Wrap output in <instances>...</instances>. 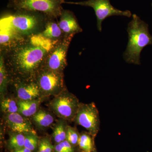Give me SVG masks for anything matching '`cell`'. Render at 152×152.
Here are the masks:
<instances>
[{
    "label": "cell",
    "mask_w": 152,
    "mask_h": 152,
    "mask_svg": "<svg viewBox=\"0 0 152 152\" xmlns=\"http://www.w3.org/2000/svg\"><path fill=\"white\" fill-rule=\"evenodd\" d=\"M80 104L77 98L66 88L54 96L50 102L49 107L62 119L74 121Z\"/></svg>",
    "instance_id": "cell-5"
},
{
    "label": "cell",
    "mask_w": 152,
    "mask_h": 152,
    "mask_svg": "<svg viewBox=\"0 0 152 152\" xmlns=\"http://www.w3.org/2000/svg\"><path fill=\"white\" fill-rule=\"evenodd\" d=\"M74 35L64 36L48 52L44 67L56 72H64L67 65L68 49Z\"/></svg>",
    "instance_id": "cell-8"
},
{
    "label": "cell",
    "mask_w": 152,
    "mask_h": 152,
    "mask_svg": "<svg viewBox=\"0 0 152 152\" xmlns=\"http://www.w3.org/2000/svg\"><path fill=\"white\" fill-rule=\"evenodd\" d=\"M91 136L89 133H82L80 135L78 145L84 151L91 152L93 151V143Z\"/></svg>",
    "instance_id": "cell-22"
},
{
    "label": "cell",
    "mask_w": 152,
    "mask_h": 152,
    "mask_svg": "<svg viewBox=\"0 0 152 152\" xmlns=\"http://www.w3.org/2000/svg\"><path fill=\"white\" fill-rule=\"evenodd\" d=\"M48 17L39 12L27 10L15 11L5 17V27L22 37H27L40 33L43 30Z\"/></svg>",
    "instance_id": "cell-3"
},
{
    "label": "cell",
    "mask_w": 152,
    "mask_h": 152,
    "mask_svg": "<svg viewBox=\"0 0 152 152\" xmlns=\"http://www.w3.org/2000/svg\"><path fill=\"white\" fill-rule=\"evenodd\" d=\"M35 81L41 94L57 96L65 89L64 72H56L43 67L37 75Z\"/></svg>",
    "instance_id": "cell-6"
},
{
    "label": "cell",
    "mask_w": 152,
    "mask_h": 152,
    "mask_svg": "<svg viewBox=\"0 0 152 152\" xmlns=\"http://www.w3.org/2000/svg\"><path fill=\"white\" fill-rule=\"evenodd\" d=\"M10 81L8 72L5 63L4 56L0 54V93L1 96L7 92L9 83Z\"/></svg>",
    "instance_id": "cell-17"
},
{
    "label": "cell",
    "mask_w": 152,
    "mask_h": 152,
    "mask_svg": "<svg viewBox=\"0 0 152 152\" xmlns=\"http://www.w3.org/2000/svg\"><path fill=\"white\" fill-rule=\"evenodd\" d=\"M83 152H90L84 151H83Z\"/></svg>",
    "instance_id": "cell-28"
},
{
    "label": "cell",
    "mask_w": 152,
    "mask_h": 152,
    "mask_svg": "<svg viewBox=\"0 0 152 152\" xmlns=\"http://www.w3.org/2000/svg\"><path fill=\"white\" fill-rule=\"evenodd\" d=\"M65 121L62 119L58 122L54 128L53 137L56 143H59L66 139V130L67 126Z\"/></svg>",
    "instance_id": "cell-19"
},
{
    "label": "cell",
    "mask_w": 152,
    "mask_h": 152,
    "mask_svg": "<svg viewBox=\"0 0 152 152\" xmlns=\"http://www.w3.org/2000/svg\"><path fill=\"white\" fill-rule=\"evenodd\" d=\"M65 4L91 7L94 10L97 19V28L100 32L102 31V23L107 18L113 16H121L130 18V11H121L114 7L110 0H88L80 2L66 1Z\"/></svg>",
    "instance_id": "cell-7"
},
{
    "label": "cell",
    "mask_w": 152,
    "mask_h": 152,
    "mask_svg": "<svg viewBox=\"0 0 152 152\" xmlns=\"http://www.w3.org/2000/svg\"><path fill=\"white\" fill-rule=\"evenodd\" d=\"M59 18V26L64 36H75L83 31L77 18L72 11L63 9Z\"/></svg>",
    "instance_id": "cell-12"
},
{
    "label": "cell",
    "mask_w": 152,
    "mask_h": 152,
    "mask_svg": "<svg viewBox=\"0 0 152 152\" xmlns=\"http://www.w3.org/2000/svg\"><path fill=\"white\" fill-rule=\"evenodd\" d=\"M66 0H8L7 7L15 11L27 10L39 12L50 18H59L62 4Z\"/></svg>",
    "instance_id": "cell-4"
},
{
    "label": "cell",
    "mask_w": 152,
    "mask_h": 152,
    "mask_svg": "<svg viewBox=\"0 0 152 152\" xmlns=\"http://www.w3.org/2000/svg\"><path fill=\"white\" fill-rule=\"evenodd\" d=\"M35 124L40 129L48 128L54 122L53 116L49 112L44 110H39L32 116Z\"/></svg>",
    "instance_id": "cell-15"
},
{
    "label": "cell",
    "mask_w": 152,
    "mask_h": 152,
    "mask_svg": "<svg viewBox=\"0 0 152 152\" xmlns=\"http://www.w3.org/2000/svg\"><path fill=\"white\" fill-rule=\"evenodd\" d=\"M32 151L31 150L27 148L23 147V148H21L19 149L14 150V151H12V152H32Z\"/></svg>",
    "instance_id": "cell-27"
},
{
    "label": "cell",
    "mask_w": 152,
    "mask_h": 152,
    "mask_svg": "<svg viewBox=\"0 0 152 152\" xmlns=\"http://www.w3.org/2000/svg\"><path fill=\"white\" fill-rule=\"evenodd\" d=\"M31 42L37 46L50 51L59 41H53L40 34H37L29 37Z\"/></svg>",
    "instance_id": "cell-18"
},
{
    "label": "cell",
    "mask_w": 152,
    "mask_h": 152,
    "mask_svg": "<svg viewBox=\"0 0 152 152\" xmlns=\"http://www.w3.org/2000/svg\"><path fill=\"white\" fill-rule=\"evenodd\" d=\"M22 38L24 37L19 36L9 28H2L0 36L1 50L9 48Z\"/></svg>",
    "instance_id": "cell-16"
},
{
    "label": "cell",
    "mask_w": 152,
    "mask_h": 152,
    "mask_svg": "<svg viewBox=\"0 0 152 152\" xmlns=\"http://www.w3.org/2000/svg\"><path fill=\"white\" fill-rule=\"evenodd\" d=\"M129 34L126 49L124 54L125 61L129 64L140 65V54L143 49L152 45V36L149 31L148 25L136 14L128 25Z\"/></svg>",
    "instance_id": "cell-2"
},
{
    "label": "cell",
    "mask_w": 152,
    "mask_h": 152,
    "mask_svg": "<svg viewBox=\"0 0 152 152\" xmlns=\"http://www.w3.org/2000/svg\"><path fill=\"white\" fill-rule=\"evenodd\" d=\"M5 121L9 128L15 132L36 134L29 121L18 113L7 114Z\"/></svg>",
    "instance_id": "cell-11"
},
{
    "label": "cell",
    "mask_w": 152,
    "mask_h": 152,
    "mask_svg": "<svg viewBox=\"0 0 152 152\" xmlns=\"http://www.w3.org/2000/svg\"></svg>",
    "instance_id": "cell-29"
},
{
    "label": "cell",
    "mask_w": 152,
    "mask_h": 152,
    "mask_svg": "<svg viewBox=\"0 0 152 152\" xmlns=\"http://www.w3.org/2000/svg\"><path fill=\"white\" fill-rule=\"evenodd\" d=\"M25 135L24 147L34 151L38 147L39 140L35 134L30 133Z\"/></svg>",
    "instance_id": "cell-23"
},
{
    "label": "cell",
    "mask_w": 152,
    "mask_h": 152,
    "mask_svg": "<svg viewBox=\"0 0 152 152\" xmlns=\"http://www.w3.org/2000/svg\"><path fill=\"white\" fill-rule=\"evenodd\" d=\"M40 100L39 99L31 100H22L18 102V113L25 117H32L38 111Z\"/></svg>",
    "instance_id": "cell-14"
},
{
    "label": "cell",
    "mask_w": 152,
    "mask_h": 152,
    "mask_svg": "<svg viewBox=\"0 0 152 152\" xmlns=\"http://www.w3.org/2000/svg\"><path fill=\"white\" fill-rule=\"evenodd\" d=\"M1 107L3 113L7 114L18 112V103L11 98H3L1 101Z\"/></svg>",
    "instance_id": "cell-21"
},
{
    "label": "cell",
    "mask_w": 152,
    "mask_h": 152,
    "mask_svg": "<svg viewBox=\"0 0 152 152\" xmlns=\"http://www.w3.org/2000/svg\"><path fill=\"white\" fill-rule=\"evenodd\" d=\"M74 121L85 128L92 137H95L100 130V120L96 104L81 103Z\"/></svg>",
    "instance_id": "cell-9"
},
{
    "label": "cell",
    "mask_w": 152,
    "mask_h": 152,
    "mask_svg": "<svg viewBox=\"0 0 152 152\" xmlns=\"http://www.w3.org/2000/svg\"><path fill=\"white\" fill-rule=\"evenodd\" d=\"M57 19L48 18L43 30L39 34L53 41H59L64 37Z\"/></svg>",
    "instance_id": "cell-13"
},
{
    "label": "cell",
    "mask_w": 152,
    "mask_h": 152,
    "mask_svg": "<svg viewBox=\"0 0 152 152\" xmlns=\"http://www.w3.org/2000/svg\"></svg>",
    "instance_id": "cell-30"
},
{
    "label": "cell",
    "mask_w": 152,
    "mask_h": 152,
    "mask_svg": "<svg viewBox=\"0 0 152 152\" xmlns=\"http://www.w3.org/2000/svg\"><path fill=\"white\" fill-rule=\"evenodd\" d=\"M49 52L33 44L29 37L22 38L1 50L10 80H35Z\"/></svg>",
    "instance_id": "cell-1"
},
{
    "label": "cell",
    "mask_w": 152,
    "mask_h": 152,
    "mask_svg": "<svg viewBox=\"0 0 152 152\" xmlns=\"http://www.w3.org/2000/svg\"><path fill=\"white\" fill-rule=\"evenodd\" d=\"M54 148V146L52 145L49 139L45 137L39 142L37 152H53Z\"/></svg>",
    "instance_id": "cell-25"
},
{
    "label": "cell",
    "mask_w": 152,
    "mask_h": 152,
    "mask_svg": "<svg viewBox=\"0 0 152 152\" xmlns=\"http://www.w3.org/2000/svg\"><path fill=\"white\" fill-rule=\"evenodd\" d=\"M80 135L75 128L67 126L66 130V140L73 147L78 145Z\"/></svg>",
    "instance_id": "cell-24"
},
{
    "label": "cell",
    "mask_w": 152,
    "mask_h": 152,
    "mask_svg": "<svg viewBox=\"0 0 152 152\" xmlns=\"http://www.w3.org/2000/svg\"><path fill=\"white\" fill-rule=\"evenodd\" d=\"M25 135L22 133L15 132L11 134L9 138L8 147L13 151L24 147Z\"/></svg>",
    "instance_id": "cell-20"
},
{
    "label": "cell",
    "mask_w": 152,
    "mask_h": 152,
    "mask_svg": "<svg viewBox=\"0 0 152 152\" xmlns=\"http://www.w3.org/2000/svg\"><path fill=\"white\" fill-rule=\"evenodd\" d=\"M20 100H31L38 99L41 93L35 80H12Z\"/></svg>",
    "instance_id": "cell-10"
},
{
    "label": "cell",
    "mask_w": 152,
    "mask_h": 152,
    "mask_svg": "<svg viewBox=\"0 0 152 152\" xmlns=\"http://www.w3.org/2000/svg\"><path fill=\"white\" fill-rule=\"evenodd\" d=\"M74 147L66 140L55 145L54 152H74Z\"/></svg>",
    "instance_id": "cell-26"
}]
</instances>
